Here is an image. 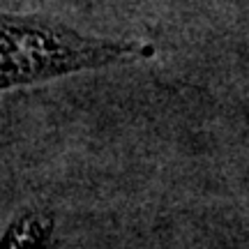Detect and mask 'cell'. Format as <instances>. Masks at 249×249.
<instances>
[{"mask_svg":"<svg viewBox=\"0 0 249 249\" xmlns=\"http://www.w3.org/2000/svg\"><path fill=\"white\" fill-rule=\"evenodd\" d=\"M150 58L155 46L145 42L99 39L49 17L0 12V92Z\"/></svg>","mask_w":249,"mask_h":249,"instance_id":"cell-1","label":"cell"},{"mask_svg":"<svg viewBox=\"0 0 249 249\" xmlns=\"http://www.w3.org/2000/svg\"><path fill=\"white\" fill-rule=\"evenodd\" d=\"M51 231V222L49 219H37V217H26L17 222L9 233L5 235V240H12L14 245H23V242H39L44 240Z\"/></svg>","mask_w":249,"mask_h":249,"instance_id":"cell-2","label":"cell"}]
</instances>
